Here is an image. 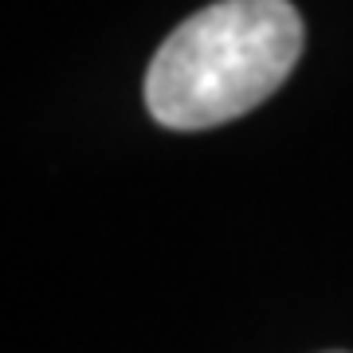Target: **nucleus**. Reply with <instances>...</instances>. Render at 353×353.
<instances>
[{
  "instance_id": "obj_1",
  "label": "nucleus",
  "mask_w": 353,
  "mask_h": 353,
  "mask_svg": "<svg viewBox=\"0 0 353 353\" xmlns=\"http://www.w3.org/2000/svg\"><path fill=\"white\" fill-rule=\"evenodd\" d=\"M303 55L290 0H216L173 28L145 75V106L169 130H212L275 94Z\"/></svg>"
},
{
  "instance_id": "obj_2",
  "label": "nucleus",
  "mask_w": 353,
  "mask_h": 353,
  "mask_svg": "<svg viewBox=\"0 0 353 353\" xmlns=\"http://www.w3.org/2000/svg\"><path fill=\"white\" fill-rule=\"evenodd\" d=\"M334 353H341V350H334Z\"/></svg>"
}]
</instances>
